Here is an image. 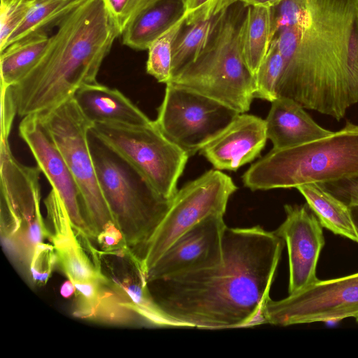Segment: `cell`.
Wrapping results in <instances>:
<instances>
[{
  "label": "cell",
  "mask_w": 358,
  "mask_h": 358,
  "mask_svg": "<svg viewBox=\"0 0 358 358\" xmlns=\"http://www.w3.org/2000/svg\"><path fill=\"white\" fill-rule=\"evenodd\" d=\"M73 98L93 124L145 125L152 122L120 91L97 82L81 86Z\"/></svg>",
  "instance_id": "obj_19"
},
{
  "label": "cell",
  "mask_w": 358,
  "mask_h": 358,
  "mask_svg": "<svg viewBox=\"0 0 358 358\" xmlns=\"http://www.w3.org/2000/svg\"><path fill=\"white\" fill-rule=\"evenodd\" d=\"M323 185L348 206H358V177Z\"/></svg>",
  "instance_id": "obj_31"
},
{
  "label": "cell",
  "mask_w": 358,
  "mask_h": 358,
  "mask_svg": "<svg viewBox=\"0 0 358 358\" xmlns=\"http://www.w3.org/2000/svg\"><path fill=\"white\" fill-rule=\"evenodd\" d=\"M358 177V125L297 146L272 149L243 175L252 191L327 185Z\"/></svg>",
  "instance_id": "obj_4"
},
{
  "label": "cell",
  "mask_w": 358,
  "mask_h": 358,
  "mask_svg": "<svg viewBox=\"0 0 358 358\" xmlns=\"http://www.w3.org/2000/svg\"><path fill=\"white\" fill-rule=\"evenodd\" d=\"M265 122L273 149L297 146L333 132L317 124L299 103L286 97L278 96L271 102Z\"/></svg>",
  "instance_id": "obj_18"
},
{
  "label": "cell",
  "mask_w": 358,
  "mask_h": 358,
  "mask_svg": "<svg viewBox=\"0 0 358 358\" xmlns=\"http://www.w3.org/2000/svg\"><path fill=\"white\" fill-rule=\"evenodd\" d=\"M181 20L156 39L148 49L146 71L159 83L166 84L172 78L173 43Z\"/></svg>",
  "instance_id": "obj_26"
},
{
  "label": "cell",
  "mask_w": 358,
  "mask_h": 358,
  "mask_svg": "<svg viewBox=\"0 0 358 358\" xmlns=\"http://www.w3.org/2000/svg\"><path fill=\"white\" fill-rule=\"evenodd\" d=\"M16 115L17 110L12 87L1 85V140H8Z\"/></svg>",
  "instance_id": "obj_30"
},
{
  "label": "cell",
  "mask_w": 358,
  "mask_h": 358,
  "mask_svg": "<svg viewBox=\"0 0 358 358\" xmlns=\"http://www.w3.org/2000/svg\"><path fill=\"white\" fill-rule=\"evenodd\" d=\"M296 189L303 196L306 204L323 227L358 243V235L349 206L321 184H305Z\"/></svg>",
  "instance_id": "obj_21"
},
{
  "label": "cell",
  "mask_w": 358,
  "mask_h": 358,
  "mask_svg": "<svg viewBox=\"0 0 358 358\" xmlns=\"http://www.w3.org/2000/svg\"><path fill=\"white\" fill-rule=\"evenodd\" d=\"M57 27L37 64L11 86L20 117L48 112L81 86L96 83L104 58L121 35L103 0H87Z\"/></svg>",
  "instance_id": "obj_3"
},
{
  "label": "cell",
  "mask_w": 358,
  "mask_h": 358,
  "mask_svg": "<svg viewBox=\"0 0 358 358\" xmlns=\"http://www.w3.org/2000/svg\"><path fill=\"white\" fill-rule=\"evenodd\" d=\"M50 37L43 31L31 33L1 52V85L13 86L37 64Z\"/></svg>",
  "instance_id": "obj_22"
},
{
  "label": "cell",
  "mask_w": 358,
  "mask_h": 358,
  "mask_svg": "<svg viewBox=\"0 0 358 358\" xmlns=\"http://www.w3.org/2000/svg\"><path fill=\"white\" fill-rule=\"evenodd\" d=\"M38 115L65 159L78 186L87 222L97 238L115 225L99 182L89 143L93 123L73 98Z\"/></svg>",
  "instance_id": "obj_7"
},
{
  "label": "cell",
  "mask_w": 358,
  "mask_h": 358,
  "mask_svg": "<svg viewBox=\"0 0 358 358\" xmlns=\"http://www.w3.org/2000/svg\"><path fill=\"white\" fill-rule=\"evenodd\" d=\"M18 129L20 138L29 148L37 166L64 203L73 229L84 237L96 238L85 219L76 182L39 115L23 117Z\"/></svg>",
  "instance_id": "obj_13"
},
{
  "label": "cell",
  "mask_w": 358,
  "mask_h": 358,
  "mask_svg": "<svg viewBox=\"0 0 358 358\" xmlns=\"http://www.w3.org/2000/svg\"><path fill=\"white\" fill-rule=\"evenodd\" d=\"M92 132L164 197L173 200L188 155L166 138L154 121L145 125L96 123Z\"/></svg>",
  "instance_id": "obj_8"
},
{
  "label": "cell",
  "mask_w": 358,
  "mask_h": 358,
  "mask_svg": "<svg viewBox=\"0 0 358 358\" xmlns=\"http://www.w3.org/2000/svg\"><path fill=\"white\" fill-rule=\"evenodd\" d=\"M76 290L74 283L71 280H69L62 284L60 293L63 297L69 298L73 294Z\"/></svg>",
  "instance_id": "obj_33"
},
{
  "label": "cell",
  "mask_w": 358,
  "mask_h": 358,
  "mask_svg": "<svg viewBox=\"0 0 358 358\" xmlns=\"http://www.w3.org/2000/svg\"><path fill=\"white\" fill-rule=\"evenodd\" d=\"M271 41V8L248 6L242 52L248 69L255 76L268 52Z\"/></svg>",
  "instance_id": "obj_23"
},
{
  "label": "cell",
  "mask_w": 358,
  "mask_h": 358,
  "mask_svg": "<svg viewBox=\"0 0 358 358\" xmlns=\"http://www.w3.org/2000/svg\"><path fill=\"white\" fill-rule=\"evenodd\" d=\"M355 319H356V321L358 322V317L357 318H355Z\"/></svg>",
  "instance_id": "obj_37"
},
{
  "label": "cell",
  "mask_w": 358,
  "mask_h": 358,
  "mask_svg": "<svg viewBox=\"0 0 358 358\" xmlns=\"http://www.w3.org/2000/svg\"><path fill=\"white\" fill-rule=\"evenodd\" d=\"M248 10V6L239 0L232 3L196 59L168 83L213 99L239 113L248 111L255 98V79L242 52Z\"/></svg>",
  "instance_id": "obj_5"
},
{
  "label": "cell",
  "mask_w": 358,
  "mask_h": 358,
  "mask_svg": "<svg viewBox=\"0 0 358 358\" xmlns=\"http://www.w3.org/2000/svg\"><path fill=\"white\" fill-rule=\"evenodd\" d=\"M283 69V59L277 42L273 39L268 52L255 76L254 96L272 102L277 97V88Z\"/></svg>",
  "instance_id": "obj_27"
},
{
  "label": "cell",
  "mask_w": 358,
  "mask_h": 358,
  "mask_svg": "<svg viewBox=\"0 0 358 358\" xmlns=\"http://www.w3.org/2000/svg\"><path fill=\"white\" fill-rule=\"evenodd\" d=\"M87 0H37L20 26L10 35L6 48L31 33L45 31L58 24Z\"/></svg>",
  "instance_id": "obj_24"
},
{
  "label": "cell",
  "mask_w": 358,
  "mask_h": 358,
  "mask_svg": "<svg viewBox=\"0 0 358 358\" xmlns=\"http://www.w3.org/2000/svg\"><path fill=\"white\" fill-rule=\"evenodd\" d=\"M50 238L54 244L57 262L73 282H108L106 278L90 262L79 245L73 230Z\"/></svg>",
  "instance_id": "obj_25"
},
{
  "label": "cell",
  "mask_w": 358,
  "mask_h": 358,
  "mask_svg": "<svg viewBox=\"0 0 358 358\" xmlns=\"http://www.w3.org/2000/svg\"><path fill=\"white\" fill-rule=\"evenodd\" d=\"M40 173L37 166L21 164L8 140H1V227H5L1 231L24 259H30L36 245L49 236L40 209Z\"/></svg>",
  "instance_id": "obj_9"
},
{
  "label": "cell",
  "mask_w": 358,
  "mask_h": 358,
  "mask_svg": "<svg viewBox=\"0 0 358 358\" xmlns=\"http://www.w3.org/2000/svg\"><path fill=\"white\" fill-rule=\"evenodd\" d=\"M271 10L283 59L278 97L340 120L358 103V0H282Z\"/></svg>",
  "instance_id": "obj_1"
},
{
  "label": "cell",
  "mask_w": 358,
  "mask_h": 358,
  "mask_svg": "<svg viewBox=\"0 0 358 358\" xmlns=\"http://www.w3.org/2000/svg\"><path fill=\"white\" fill-rule=\"evenodd\" d=\"M285 243L275 231L259 225L227 227L222 262L146 284L158 307L182 327L257 325Z\"/></svg>",
  "instance_id": "obj_2"
},
{
  "label": "cell",
  "mask_w": 358,
  "mask_h": 358,
  "mask_svg": "<svg viewBox=\"0 0 358 358\" xmlns=\"http://www.w3.org/2000/svg\"><path fill=\"white\" fill-rule=\"evenodd\" d=\"M358 317V272L329 280H317L278 301L264 304L259 324L290 326L338 322Z\"/></svg>",
  "instance_id": "obj_12"
},
{
  "label": "cell",
  "mask_w": 358,
  "mask_h": 358,
  "mask_svg": "<svg viewBox=\"0 0 358 358\" xmlns=\"http://www.w3.org/2000/svg\"><path fill=\"white\" fill-rule=\"evenodd\" d=\"M238 114L213 99L167 83L154 122L166 138L190 157L201 151Z\"/></svg>",
  "instance_id": "obj_11"
},
{
  "label": "cell",
  "mask_w": 358,
  "mask_h": 358,
  "mask_svg": "<svg viewBox=\"0 0 358 358\" xmlns=\"http://www.w3.org/2000/svg\"><path fill=\"white\" fill-rule=\"evenodd\" d=\"M22 1H27V2H29V3H34L37 0H22Z\"/></svg>",
  "instance_id": "obj_36"
},
{
  "label": "cell",
  "mask_w": 358,
  "mask_h": 358,
  "mask_svg": "<svg viewBox=\"0 0 358 358\" xmlns=\"http://www.w3.org/2000/svg\"><path fill=\"white\" fill-rule=\"evenodd\" d=\"M34 3L22 0H1L0 52H2L10 35L20 26Z\"/></svg>",
  "instance_id": "obj_28"
},
{
  "label": "cell",
  "mask_w": 358,
  "mask_h": 358,
  "mask_svg": "<svg viewBox=\"0 0 358 358\" xmlns=\"http://www.w3.org/2000/svg\"><path fill=\"white\" fill-rule=\"evenodd\" d=\"M223 216L209 215L180 236L145 275V281L222 262L224 236L227 228Z\"/></svg>",
  "instance_id": "obj_14"
},
{
  "label": "cell",
  "mask_w": 358,
  "mask_h": 358,
  "mask_svg": "<svg viewBox=\"0 0 358 358\" xmlns=\"http://www.w3.org/2000/svg\"><path fill=\"white\" fill-rule=\"evenodd\" d=\"M350 208L356 232L358 235V206H352Z\"/></svg>",
  "instance_id": "obj_35"
},
{
  "label": "cell",
  "mask_w": 358,
  "mask_h": 358,
  "mask_svg": "<svg viewBox=\"0 0 358 358\" xmlns=\"http://www.w3.org/2000/svg\"><path fill=\"white\" fill-rule=\"evenodd\" d=\"M120 34L129 22L154 0H103Z\"/></svg>",
  "instance_id": "obj_29"
},
{
  "label": "cell",
  "mask_w": 358,
  "mask_h": 358,
  "mask_svg": "<svg viewBox=\"0 0 358 358\" xmlns=\"http://www.w3.org/2000/svg\"><path fill=\"white\" fill-rule=\"evenodd\" d=\"M248 6L272 8L277 6L282 0H239Z\"/></svg>",
  "instance_id": "obj_32"
},
{
  "label": "cell",
  "mask_w": 358,
  "mask_h": 358,
  "mask_svg": "<svg viewBox=\"0 0 358 358\" xmlns=\"http://www.w3.org/2000/svg\"><path fill=\"white\" fill-rule=\"evenodd\" d=\"M89 143L99 182L113 222L131 257H138L172 200L158 193L134 168L90 131Z\"/></svg>",
  "instance_id": "obj_6"
},
{
  "label": "cell",
  "mask_w": 358,
  "mask_h": 358,
  "mask_svg": "<svg viewBox=\"0 0 358 358\" xmlns=\"http://www.w3.org/2000/svg\"><path fill=\"white\" fill-rule=\"evenodd\" d=\"M267 139L265 120L240 113L200 152L215 169L236 171L259 156Z\"/></svg>",
  "instance_id": "obj_16"
},
{
  "label": "cell",
  "mask_w": 358,
  "mask_h": 358,
  "mask_svg": "<svg viewBox=\"0 0 358 358\" xmlns=\"http://www.w3.org/2000/svg\"><path fill=\"white\" fill-rule=\"evenodd\" d=\"M186 11V0L152 1L127 24L121 34L123 44L135 50H148L176 24Z\"/></svg>",
  "instance_id": "obj_20"
},
{
  "label": "cell",
  "mask_w": 358,
  "mask_h": 358,
  "mask_svg": "<svg viewBox=\"0 0 358 358\" xmlns=\"http://www.w3.org/2000/svg\"><path fill=\"white\" fill-rule=\"evenodd\" d=\"M236 190L233 180L217 169L206 171L178 190L138 257L144 275L180 236L199 221L211 214L224 215L228 201Z\"/></svg>",
  "instance_id": "obj_10"
},
{
  "label": "cell",
  "mask_w": 358,
  "mask_h": 358,
  "mask_svg": "<svg viewBox=\"0 0 358 358\" xmlns=\"http://www.w3.org/2000/svg\"><path fill=\"white\" fill-rule=\"evenodd\" d=\"M236 1L209 0L186 11L173 43L172 78L196 59L228 8Z\"/></svg>",
  "instance_id": "obj_17"
},
{
  "label": "cell",
  "mask_w": 358,
  "mask_h": 358,
  "mask_svg": "<svg viewBox=\"0 0 358 358\" xmlns=\"http://www.w3.org/2000/svg\"><path fill=\"white\" fill-rule=\"evenodd\" d=\"M285 220L275 230L286 243L289 268V294L316 282V268L325 241L323 227L307 204H286Z\"/></svg>",
  "instance_id": "obj_15"
},
{
  "label": "cell",
  "mask_w": 358,
  "mask_h": 358,
  "mask_svg": "<svg viewBox=\"0 0 358 358\" xmlns=\"http://www.w3.org/2000/svg\"><path fill=\"white\" fill-rule=\"evenodd\" d=\"M209 0H186L187 10H194Z\"/></svg>",
  "instance_id": "obj_34"
}]
</instances>
